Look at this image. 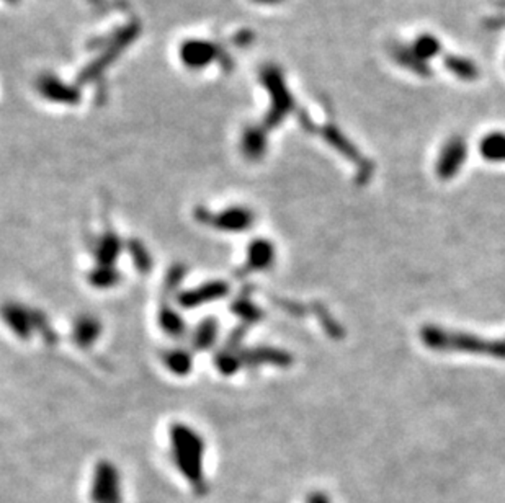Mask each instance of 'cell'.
<instances>
[{
	"label": "cell",
	"instance_id": "obj_5",
	"mask_svg": "<svg viewBox=\"0 0 505 503\" xmlns=\"http://www.w3.org/2000/svg\"><path fill=\"white\" fill-rule=\"evenodd\" d=\"M479 156L490 164H505V131L485 132L478 142Z\"/></svg>",
	"mask_w": 505,
	"mask_h": 503
},
{
	"label": "cell",
	"instance_id": "obj_9",
	"mask_svg": "<svg viewBox=\"0 0 505 503\" xmlns=\"http://www.w3.org/2000/svg\"><path fill=\"white\" fill-rule=\"evenodd\" d=\"M306 503H332V502L328 499V495L322 494V492H312V494L307 497Z\"/></svg>",
	"mask_w": 505,
	"mask_h": 503
},
{
	"label": "cell",
	"instance_id": "obj_3",
	"mask_svg": "<svg viewBox=\"0 0 505 503\" xmlns=\"http://www.w3.org/2000/svg\"><path fill=\"white\" fill-rule=\"evenodd\" d=\"M90 499L92 503H121L120 476L110 462H100L93 472Z\"/></svg>",
	"mask_w": 505,
	"mask_h": 503
},
{
	"label": "cell",
	"instance_id": "obj_1",
	"mask_svg": "<svg viewBox=\"0 0 505 503\" xmlns=\"http://www.w3.org/2000/svg\"><path fill=\"white\" fill-rule=\"evenodd\" d=\"M420 338L427 348L435 352H461L474 354H489V357L505 359V338L484 340L476 335L451 332V330L427 325L422 329Z\"/></svg>",
	"mask_w": 505,
	"mask_h": 503
},
{
	"label": "cell",
	"instance_id": "obj_6",
	"mask_svg": "<svg viewBox=\"0 0 505 503\" xmlns=\"http://www.w3.org/2000/svg\"><path fill=\"white\" fill-rule=\"evenodd\" d=\"M412 51H414L417 56H419L422 61L429 64L431 59L438 57L441 51H443V46H441V41L438 36H435L434 33H420L414 38V41L410 43Z\"/></svg>",
	"mask_w": 505,
	"mask_h": 503
},
{
	"label": "cell",
	"instance_id": "obj_4",
	"mask_svg": "<svg viewBox=\"0 0 505 503\" xmlns=\"http://www.w3.org/2000/svg\"><path fill=\"white\" fill-rule=\"evenodd\" d=\"M466 157H468V144L463 136H451L448 141L441 146L436 159V175L440 180H451L463 169Z\"/></svg>",
	"mask_w": 505,
	"mask_h": 503
},
{
	"label": "cell",
	"instance_id": "obj_2",
	"mask_svg": "<svg viewBox=\"0 0 505 503\" xmlns=\"http://www.w3.org/2000/svg\"><path fill=\"white\" fill-rule=\"evenodd\" d=\"M172 441H174V460L177 467L186 482L193 487V490L200 494L206 487L203 472V443L186 428L177 430L172 436Z\"/></svg>",
	"mask_w": 505,
	"mask_h": 503
},
{
	"label": "cell",
	"instance_id": "obj_7",
	"mask_svg": "<svg viewBox=\"0 0 505 503\" xmlns=\"http://www.w3.org/2000/svg\"><path fill=\"white\" fill-rule=\"evenodd\" d=\"M392 56H394V59L397 62L401 64L402 67H406L407 71L414 72L417 74V76H429V64L422 61V59L417 56V54L412 51L410 44L409 46H401V48H396L394 53H392Z\"/></svg>",
	"mask_w": 505,
	"mask_h": 503
},
{
	"label": "cell",
	"instance_id": "obj_8",
	"mask_svg": "<svg viewBox=\"0 0 505 503\" xmlns=\"http://www.w3.org/2000/svg\"><path fill=\"white\" fill-rule=\"evenodd\" d=\"M446 66H448L451 74L463 78V81H474V78L479 77V69L471 59L461 56H450L446 59Z\"/></svg>",
	"mask_w": 505,
	"mask_h": 503
}]
</instances>
